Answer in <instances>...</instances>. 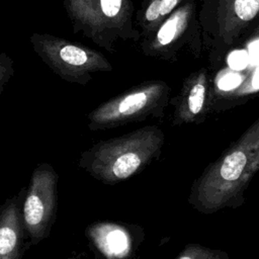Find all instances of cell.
I'll use <instances>...</instances> for the list:
<instances>
[{
	"label": "cell",
	"mask_w": 259,
	"mask_h": 259,
	"mask_svg": "<svg viewBox=\"0 0 259 259\" xmlns=\"http://www.w3.org/2000/svg\"><path fill=\"white\" fill-rule=\"evenodd\" d=\"M60 57L64 62L74 66H81L87 61L86 53L75 46H66L62 48L60 51Z\"/></svg>",
	"instance_id": "9c48e42d"
},
{
	"label": "cell",
	"mask_w": 259,
	"mask_h": 259,
	"mask_svg": "<svg viewBox=\"0 0 259 259\" xmlns=\"http://www.w3.org/2000/svg\"><path fill=\"white\" fill-rule=\"evenodd\" d=\"M258 89H259V68L251 76L250 81L248 83L246 82L245 84H243V87L240 89V93L246 94Z\"/></svg>",
	"instance_id": "5bb4252c"
},
{
	"label": "cell",
	"mask_w": 259,
	"mask_h": 259,
	"mask_svg": "<svg viewBox=\"0 0 259 259\" xmlns=\"http://www.w3.org/2000/svg\"><path fill=\"white\" fill-rule=\"evenodd\" d=\"M227 252L211 249L199 244H188L180 251L175 259H229Z\"/></svg>",
	"instance_id": "52a82bcc"
},
{
	"label": "cell",
	"mask_w": 259,
	"mask_h": 259,
	"mask_svg": "<svg viewBox=\"0 0 259 259\" xmlns=\"http://www.w3.org/2000/svg\"><path fill=\"white\" fill-rule=\"evenodd\" d=\"M233 8L241 22H248L258 14L259 0H234Z\"/></svg>",
	"instance_id": "ba28073f"
},
{
	"label": "cell",
	"mask_w": 259,
	"mask_h": 259,
	"mask_svg": "<svg viewBox=\"0 0 259 259\" xmlns=\"http://www.w3.org/2000/svg\"><path fill=\"white\" fill-rule=\"evenodd\" d=\"M161 5L162 1L161 0H155L151 3L149 8L147 9L146 12V18L149 21H152L156 19L159 15H161Z\"/></svg>",
	"instance_id": "9a60e30c"
},
{
	"label": "cell",
	"mask_w": 259,
	"mask_h": 259,
	"mask_svg": "<svg viewBox=\"0 0 259 259\" xmlns=\"http://www.w3.org/2000/svg\"><path fill=\"white\" fill-rule=\"evenodd\" d=\"M228 62L231 68L235 70H241L248 64L249 55L244 51H237L230 55Z\"/></svg>",
	"instance_id": "8fae6325"
},
{
	"label": "cell",
	"mask_w": 259,
	"mask_h": 259,
	"mask_svg": "<svg viewBox=\"0 0 259 259\" xmlns=\"http://www.w3.org/2000/svg\"><path fill=\"white\" fill-rule=\"evenodd\" d=\"M58 174L52 165L41 163L33 170L22 204V219L29 244L46 239L56 219Z\"/></svg>",
	"instance_id": "3957f363"
},
{
	"label": "cell",
	"mask_w": 259,
	"mask_h": 259,
	"mask_svg": "<svg viewBox=\"0 0 259 259\" xmlns=\"http://www.w3.org/2000/svg\"><path fill=\"white\" fill-rule=\"evenodd\" d=\"M85 233L104 259H128L133 252V237L122 225L98 222L90 225Z\"/></svg>",
	"instance_id": "5b68a950"
},
{
	"label": "cell",
	"mask_w": 259,
	"mask_h": 259,
	"mask_svg": "<svg viewBox=\"0 0 259 259\" xmlns=\"http://www.w3.org/2000/svg\"><path fill=\"white\" fill-rule=\"evenodd\" d=\"M70 259H80L79 257H72V258H70Z\"/></svg>",
	"instance_id": "ac0fdd59"
},
{
	"label": "cell",
	"mask_w": 259,
	"mask_h": 259,
	"mask_svg": "<svg viewBox=\"0 0 259 259\" xmlns=\"http://www.w3.org/2000/svg\"><path fill=\"white\" fill-rule=\"evenodd\" d=\"M177 4V0H162L161 5V15L169 13Z\"/></svg>",
	"instance_id": "e0dca14e"
},
{
	"label": "cell",
	"mask_w": 259,
	"mask_h": 259,
	"mask_svg": "<svg viewBox=\"0 0 259 259\" xmlns=\"http://www.w3.org/2000/svg\"><path fill=\"white\" fill-rule=\"evenodd\" d=\"M24 224L20 210V196L6 199L0 211V259H20Z\"/></svg>",
	"instance_id": "8992f818"
},
{
	"label": "cell",
	"mask_w": 259,
	"mask_h": 259,
	"mask_svg": "<svg viewBox=\"0 0 259 259\" xmlns=\"http://www.w3.org/2000/svg\"><path fill=\"white\" fill-rule=\"evenodd\" d=\"M165 136L157 126H145L100 141L83 152L79 166L96 180L113 185L132 177L160 157Z\"/></svg>",
	"instance_id": "7a4b0ae2"
},
{
	"label": "cell",
	"mask_w": 259,
	"mask_h": 259,
	"mask_svg": "<svg viewBox=\"0 0 259 259\" xmlns=\"http://www.w3.org/2000/svg\"><path fill=\"white\" fill-rule=\"evenodd\" d=\"M242 82V79H241V76H239L238 74H226L225 76H223L218 85H219V88L222 89V90H225V91H229V90H232V89H235L237 88Z\"/></svg>",
	"instance_id": "7c38bea8"
},
{
	"label": "cell",
	"mask_w": 259,
	"mask_h": 259,
	"mask_svg": "<svg viewBox=\"0 0 259 259\" xmlns=\"http://www.w3.org/2000/svg\"><path fill=\"white\" fill-rule=\"evenodd\" d=\"M249 59L252 63L259 64V40L253 42L249 48Z\"/></svg>",
	"instance_id": "2e32d148"
},
{
	"label": "cell",
	"mask_w": 259,
	"mask_h": 259,
	"mask_svg": "<svg viewBox=\"0 0 259 259\" xmlns=\"http://www.w3.org/2000/svg\"><path fill=\"white\" fill-rule=\"evenodd\" d=\"M102 12L109 17L115 16L120 9L121 0H100Z\"/></svg>",
	"instance_id": "4fadbf2b"
},
{
	"label": "cell",
	"mask_w": 259,
	"mask_h": 259,
	"mask_svg": "<svg viewBox=\"0 0 259 259\" xmlns=\"http://www.w3.org/2000/svg\"><path fill=\"white\" fill-rule=\"evenodd\" d=\"M177 17H173L165 22V24L160 28L158 32V40L161 45H168L171 42L176 34L177 30Z\"/></svg>",
	"instance_id": "30bf717a"
},
{
	"label": "cell",
	"mask_w": 259,
	"mask_h": 259,
	"mask_svg": "<svg viewBox=\"0 0 259 259\" xmlns=\"http://www.w3.org/2000/svg\"><path fill=\"white\" fill-rule=\"evenodd\" d=\"M155 99V95L145 90L130 93L92 112L89 115V128L91 131L106 130L130 121L141 120L149 114Z\"/></svg>",
	"instance_id": "277c9868"
},
{
	"label": "cell",
	"mask_w": 259,
	"mask_h": 259,
	"mask_svg": "<svg viewBox=\"0 0 259 259\" xmlns=\"http://www.w3.org/2000/svg\"><path fill=\"white\" fill-rule=\"evenodd\" d=\"M258 172L259 117L193 181L188 202L204 214L240 207Z\"/></svg>",
	"instance_id": "6da1fadb"
}]
</instances>
